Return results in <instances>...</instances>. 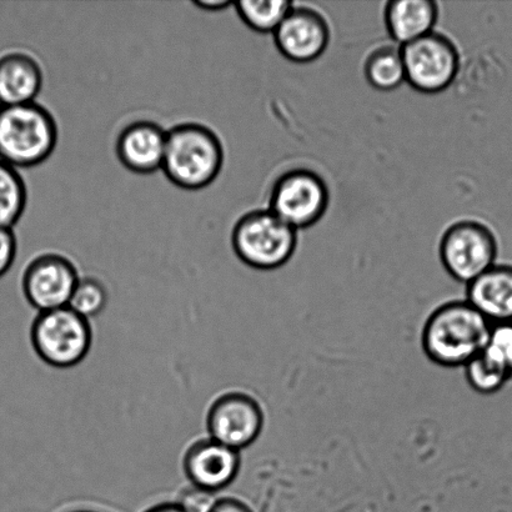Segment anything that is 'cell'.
<instances>
[{
  "label": "cell",
  "mask_w": 512,
  "mask_h": 512,
  "mask_svg": "<svg viewBox=\"0 0 512 512\" xmlns=\"http://www.w3.org/2000/svg\"><path fill=\"white\" fill-rule=\"evenodd\" d=\"M109 294L102 281L90 278H80L69 301V308L85 319H92L103 313L107 308Z\"/></svg>",
  "instance_id": "44dd1931"
},
{
  "label": "cell",
  "mask_w": 512,
  "mask_h": 512,
  "mask_svg": "<svg viewBox=\"0 0 512 512\" xmlns=\"http://www.w3.org/2000/svg\"><path fill=\"white\" fill-rule=\"evenodd\" d=\"M218 500L217 494L189 484L187 488L180 491L175 503L184 512H212Z\"/></svg>",
  "instance_id": "603a6c76"
},
{
  "label": "cell",
  "mask_w": 512,
  "mask_h": 512,
  "mask_svg": "<svg viewBox=\"0 0 512 512\" xmlns=\"http://www.w3.org/2000/svg\"><path fill=\"white\" fill-rule=\"evenodd\" d=\"M28 192L18 169L0 160V228L13 229L27 208Z\"/></svg>",
  "instance_id": "ac0fdd59"
},
{
  "label": "cell",
  "mask_w": 512,
  "mask_h": 512,
  "mask_svg": "<svg viewBox=\"0 0 512 512\" xmlns=\"http://www.w3.org/2000/svg\"><path fill=\"white\" fill-rule=\"evenodd\" d=\"M242 455L212 438L194 441L183 456V471L190 485L218 494L238 478Z\"/></svg>",
  "instance_id": "7c38bea8"
},
{
  "label": "cell",
  "mask_w": 512,
  "mask_h": 512,
  "mask_svg": "<svg viewBox=\"0 0 512 512\" xmlns=\"http://www.w3.org/2000/svg\"><path fill=\"white\" fill-rule=\"evenodd\" d=\"M493 324L468 301H450L426 320L421 344L426 356L444 368L470 363L486 348Z\"/></svg>",
  "instance_id": "6da1fadb"
},
{
  "label": "cell",
  "mask_w": 512,
  "mask_h": 512,
  "mask_svg": "<svg viewBox=\"0 0 512 512\" xmlns=\"http://www.w3.org/2000/svg\"><path fill=\"white\" fill-rule=\"evenodd\" d=\"M364 70L371 87L381 92H391L406 82L401 50L391 45L373 50L366 58Z\"/></svg>",
  "instance_id": "e0dca14e"
},
{
  "label": "cell",
  "mask_w": 512,
  "mask_h": 512,
  "mask_svg": "<svg viewBox=\"0 0 512 512\" xmlns=\"http://www.w3.org/2000/svg\"><path fill=\"white\" fill-rule=\"evenodd\" d=\"M43 82V69L32 54L24 50L0 54V107L34 103Z\"/></svg>",
  "instance_id": "5bb4252c"
},
{
  "label": "cell",
  "mask_w": 512,
  "mask_h": 512,
  "mask_svg": "<svg viewBox=\"0 0 512 512\" xmlns=\"http://www.w3.org/2000/svg\"><path fill=\"white\" fill-rule=\"evenodd\" d=\"M194 5L205 12H222V10L232 7L234 3H230L228 0H198V2H194Z\"/></svg>",
  "instance_id": "484cf974"
},
{
  "label": "cell",
  "mask_w": 512,
  "mask_h": 512,
  "mask_svg": "<svg viewBox=\"0 0 512 512\" xmlns=\"http://www.w3.org/2000/svg\"><path fill=\"white\" fill-rule=\"evenodd\" d=\"M30 343L43 363L57 369L73 368L92 349V324L69 306L43 311L30 326Z\"/></svg>",
  "instance_id": "5b68a950"
},
{
  "label": "cell",
  "mask_w": 512,
  "mask_h": 512,
  "mask_svg": "<svg viewBox=\"0 0 512 512\" xmlns=\"http://www.w3.org/2000/svg\"><path fill=\"white\" fill-rule=\"evenodd\" d=\"M484 351L512 379V321L493 325L488 345Z\"/></svg>",
  "instance_id": "7402d4cb"
},
{
  "label": "cell",
  "mask_w": 512,
  "mask_h": 512,
  "mask_svg": "<svg viewBox=\"0 0 512 512\" xmlns=\"http://www.w3.org/2000/svg\"><path fill=\"white\" fill-rule=\"evenodd\" d=\"M439 5L434 0H394L385 8V25L401 47L434 32Z\"/></svg>",
  "instance_id": "2e32d148"
},
{
  "label": "cell",
  "mask_w": 512,
  "mask_h": 512,
  "mask_svg": "<svg viewBox=\"0 0 512 512\" xmlns=\"http://www.w3.org/2000/svg\"><path fill=\"white\" fill-rule=\"evenodd\" d=\"M224 165V147L207 125L183 123L167 132L162 172L170 182L185 190L209 187Z\"/></svg>",
  "instance_id": "7a4b0ae2"
},
{
  "label": "cell",
  "mask_w": 512,
  "mask_h": 512,
  "mask_svg": "<svg viewBox=\"0 0 512 512\" xmlns=\"http://www.w3.org/2000/svg\"><path fill=\"white\" fill-rule=\"evenodd\" d=\"M293 7L294 4L288 0H244L234 3L240 20L261 34H274Z\"/></svg>",
  "instance_id": "d6986e66"
},
{
  "label": "cell",
  "mask_w": 512,
  "mask_h": 512,
  "mask_svg": "<svg viewBox=\"0 0 512 512\" xmlns=\"http://www.w3.org/2000/svg\"><path fill=\"white\" fill-rule=\"evenodd\" d=\"M144 512H184L179 508V505L173 501V503H162L152 506Z\"/></svg>",
  "instance_id": "4316f807"
},
{
  "label": "cell",
  "mask_w": 512,
  "mask_h": 512,
  "mask_svg": "<svg viewBox=\"0 0 512 512\" xmlns=\"http://www.w3.org/2000/svg\"><path fill=\"white\" fill-rule=\"evenodd\" d=\"M167 132L150 120L130 123L120 132L115 152L124 168L135 174L149 175L162 170Z\"/></svg>",
  "instance_id": "4fadbf2b"
},
{
  "label": "cell",
  "mask_w": 512,
  "mask_h": 512,
  "mask_svg": "<svg viewBox=\"0 0 512 512\" xmlns=\"http://www.w3.org/2000/svg\"><path fill=\"white\" fill-rule=\"evenodd\" d=\"M466 301L493 325L512 321V265L485 271L468 285Z\"/></svg>",
  "instance_id": "9a60e30c"
},
{
  "label": "cell",
  "mask_w": 512,
  "mask_h": 512,
  "mask_svg": "<svg viewBox=\"0 0 512 512\" xmlns=\"http://www.w3.org/2000/svg\"><path fill=\"white\" fill-rule=\"evenodd\" d=\"M17 249V237L13 229L0 228V278L12 268Z\"/></svg>",
  "instance_id": "cb8c5ba5"
},
{
  "label": "cell",
  "mask_w": 512,
  "mask_h": 512,
  "mask_svg": "<svg viewBox=\"0 0 512 512\" xmlns=\"http://www.w3.org/2000/svg\"><path fill=\"white\" fill-rule=\"evenodd\" d=\"M439 254L451 278L469 285L496 264L498 242L485 224L461 220L445 230Z\"/></svg>",
  "instance_id": "52a82bcc"
},
{
  "label": "cell",
  "mask_w": 512,
  "mask_h": 512,
  "mask_svg": "<svg viewBox=\"0 0 512 512\" xmlns=\"http://www.w3.org/2000/svg\"><path fill=\"white\" fill-rule=\"evenodd\" d=\"M329 203L325 180L314 170L296 168L276 178L270 189L268 209L299 232L320 222Z\"/></svg>",
  "instance_id": "8992f818"
},
{
  "label": "cell",
  "mask_w": 512,
  "mask_h": 512,
  "mask_svg": "<svg viewBox=\"0 0 512 512\" xmlns=\"http://www.w3.org/2000/svg\"><path fill=\"white\" fill-rule=\"evenodd\" d=\"M264 424V410L259 401L242 391L219 395L207 413L209 438L239 453L259 439Z\"/></svg>",
  "instance_id": "9c48e42d"
},
{
  "label": "cell",
  "mask_w": 512,
  "mask_h": 512,
  "mask_svg": "<svg viewBox=\"0 0 512 512\" xmlns=\"http://www.w3.org/2000/svg\"><path fill=\"white\" fill-rule=\"evenodd\" d=\"M212 512H255L245 501L237 498H219Z\"/></svg>",
  "instance_id": "d4e9b609"
},
{
  "label": "cell",
  "mask_w": 512,
  "mask_h": 512,
  "mask_svg": "<svg viewBox=\"0 0 512 512\" xmlns=\"http://www.w3.org/2000/svg\"><path fill=\"white\" fill-rule=\"evenodd\" d=\"M79 279L77 266L67 256L45 253L24 269L23 294L38 313L65 308Z\"/></svg>",
  "instance_id": "30bf717a"
},
{
  "label": "cell",
  "mask_w": 512,
  "mask_h": 512,
  "mask_svg": "<svg viewBox=\"0 0 512 512\" xmlns=\"http://www.w3.org/2000/svg\"><path fill=\"white\" fill-rule=\"evenodd\" d=\"M464 368L466 380L471 389L479 394L498 393L510 380L508 373L498 363H495L484 350Z\"/></svg>",
  "instance_id": "ffe728a7"
},
{
  "label": "cell",
  "mask_w": 512,
  "mask_h": 512,
  "mask_svg": "<svg viewBox=\"0 0 512 512\" xmlns=\"http://www.w3.org/2000/svg\"><path fill=\"white\" fill-rule=\"evenodd\" d=\"M406 82L424 94H438L454 83L460 68V54L453 40L430 33L400 48Z\"/></svg>",
  "instance_id": "ba28073f"
},
{
  "label": "cell",
  "mask_w": 512,
  "mask_h": 512,
  "mask_svg": "<svg viewBox=\"0 0 512 512\" xmlns=\"http://www.w3.org/2000/svg\"><path fill=\"white\" fill-rule=\"evenodd\" d=\"M298 245V230L290 227L270 209L253 210L243 215L232 233L234 253L245 265L270 271L293 258Z\"/></svg>",
  "instance_id": "277c9868"
},
{
  "label": "cell",
  "mask_w": 512,
  "mask_h": 512,
  "mask_svg": "<svg viewBox=\"0 0 512 512\" xmlns=\"http://www.w3.org/2000/svg\"><path fill=\"white\" fill-rule=\"evenodd\" d=\"M276 48L293 63L315 62L330 42L329 24L318 10L293 7L273 34Z\"/></svg>",
  "instance_id": "8fae6325"
},
{
  "label": "cell",
  "mask_w": 512,
  "mask_h": 512,
  "mask_svg": "<svg viewBox=\"0 0 512 512\" xmlns=\"http://www.w3.org/2000/svg\"><path fill=\"white\" fill-rule=\"evenodd\" d=\"M69 512H97V511H93V510H74V511H69Z\"/></svg>",
  "instance_id": "83f0119b"
},
{
  "label": "cell",
  "mask_w": 512,
  "mask_h": 512,
  "mask_svg": "<svg viewBox=\"0 0 512 512\" xmlns=\"http://www.w3.org/2000/svg\"><path fill=\"white\" fill-rule=\"evenodd\" d=\"M58 125L37 102L0 107V160L15 169L33 168L53 154Z\"/></svg>",
  "instance_id": "3957f363"
}]
</instances>
